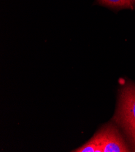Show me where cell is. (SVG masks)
<instances>
[{
    "instance_id": "2",
    "label": "cell",
    "mask_w": 135,
    "mask_h": 152,
    "mask_svg": "<svg viewBox=\"0 0 135 152\" xmlns=\"http://www.w3.org/2000/svg\"><path fill=\"white\" fill-rule=\"evenodd\" d=\"M95 135L101 144L103 152L130 151L117 129L112 124L105 126Z\"/></svg>"
},
{
    "instance_id": "4",
    "label": "cell",
    "mask_w": 135,
    "mask_h": 152,
    "mask_svg": "<svg viewBox=\"0 0 135 152\" xmlns=\"http://www.w3.org/2000/svg\"><path fill=\"white\" fill-rule=\"evenodd\" d=\"M98 1L103 5L111 7L133 9V2L130 0H98Z\"/></svg>"
},
{
    "instance_id": "3",
    "label": "cell",
    "mask_w": 135,
    "mask_h": 152,
    "mask_svg": "<svg viewBox=\"0 0 135 152\" xmlns=\"http://www.w3.org/2000/svg\"><path fill=\"white\" fill-rule=\"evenodd\" d=\"M77 152H103L102 148L97 138L95 135L93 138L80 148L74 150Z\"/></svg>"
},
{
    "instance_id": "5",
    "label": "cell",
    "mask_w": 135,
    "mask_h": 152,
    "mask_svg": "<svg viewBox=\"0 0 135 152\" xmlns=\"http://www.w3.org/2000/svg\"><path fill=\"white\" fill-rule=\"evenodd\" d=\"M129 134V135L130 136V138L133 141V143L134 144V146L135 147V129H134L133 130L130 132L129 133H128Z\"/></svg>"
},
{
    "instance_id": "6",
    "label": "cell",
    "mask_w": 135,
    "mask_h": 152,
    "mask_svg": "<svg viewBox=\"0 0 135 152\" xmlns=\"http://www.w3.org/2000/svg\"><path fill=\"white\" fill-rule=\"evenodd\" d=\"M130 1H131L133 2V1H135V0H130Z\"/></svg>"
},
{
    "instance_id": "1",
    "label": "cell",
    "mask_w": 135,
    "mask_h": 152,
    "mask_svg": "<svg viewBox=\"0 0 135 152\" xmlns=\"http://www.w3.org/2000/svg\"><path fill=\"white\" fill-rule=\"evenodd\" d=\"M117 110L113 119L127 133L135 129V86L128 84L121 90Z\"/></svg>"
}]
</instances>
